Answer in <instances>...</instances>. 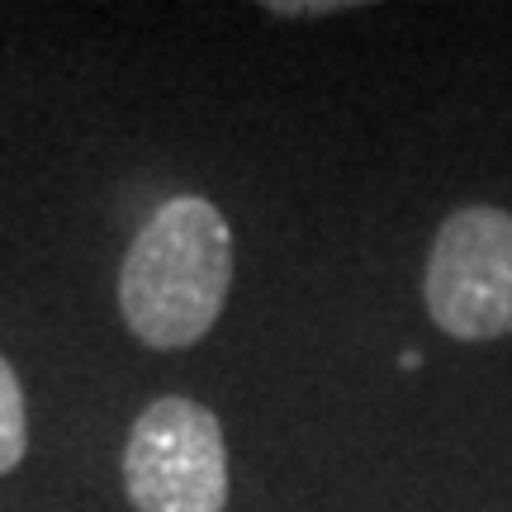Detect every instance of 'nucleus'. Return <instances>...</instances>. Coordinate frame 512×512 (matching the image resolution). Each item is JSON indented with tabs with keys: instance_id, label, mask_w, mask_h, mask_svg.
<instances>
[{
	"instance_id": "3",
	"label": "nucleus",
	"mask_w": 512,
	"mask_h": 512,
	"mask_svg": "<svg viewBox=\"0 0 512 512\" xmlns=\"http://www.w3.org/2000/svg\"><path fill=\"white\" fill-rule=\"evenodd\" d=\"M422 304L456 342L512 337V214L465 204L446 214L422 266Z\"/></svg>"
},
{
	"instance_id": "4",
	"label": "nucleus",
	"mask_w": 512,
	"mask_h": 512,
	"mask_svg": "<svg viewBox=\"0 0 512 512\" xmlns=\"http://www.w3.org/2000/svg\"><path fill=\"white\" fill-rule=\"evenodd\" d=\"M24 456H29V408H24V384H19L15 366L0 356V479L15 475Z\"/></svg>"
},
{
	"instance_id": "5",
	"label": "nucleus",
	"mask_w": 512,
	"mask_h": 512,
	"mask_svg": "<svg viewBox=\"0 0 512 512\" xmlns=\"http://www.w3.org/2000/svg\"><path fill=\"white\" fill-rule=\"evenodd\" d=\"M261 10L280 19H328V15L351 10V0H309V5H299V0H266Z\"/></svg>"
},
{
	"instance_id": "1",
	"label": "nucleus",
	"mask_w": 512,
	"mask_h": 512,
	"mask_svg": "<svg viewBox=\"0 0 512 512\" xmlns=\"http://www.w3.org/2000/svg\"><path fill=\"white\" fill-rule=\"evenodd\" d=\"M238 247L219 204L176 195L152 209L119 266V313L152 351H185L204 342L233 294Z\"/></svg>"
},
{
	"instance_id": "2",
	"label": "nucleus",
	"mask_w": 512,
	"mask_h": 512,
	"mask_svg": "<svg viewBox=\"0 0 512 512\" xmlns=\"http://www.w3.org/2000/svg\"><path fill=\"white\" fill-rule=\"evenodd\" d=\"M228 441L200 399L166 394L133 418L124 441V494L133 512H223Z\"/></svg>"
}]
</instances>
